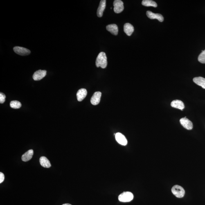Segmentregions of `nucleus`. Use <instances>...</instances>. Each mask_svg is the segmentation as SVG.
<instances>
[{
	"instance_id": "1",
	"label": "nucleus",
	"mask_w": 205,
	"mask_h": 205,
	"mask_svg": "<svg viewBox=\"0 0 205 205\" xmlns=\"http://www.w3.org/2000/svg\"><path fill=\"white\" fill-rule=\"evenodd\" d=\"M107 57L104 52H101L98 54L96 60L97 67H101L102 68H105L107 66Z\"/></svg>"
},
{
	"instance_id": "2",
	"label": "nucleus",
	"mask_w": 205,
	"mask_h": 205,
	"mask_svg": "<svg viewBox=\"0 0 205 205\" xmlns=\"http://www.w3.org/2000/svg\"><path fill=\"white\" fill-rule=\"evenodd\" d=\"M134 196L130 192H124L118 196V199L120 202H129L134 199Z\"/></svg>"
},
{
	"instance_id": "3",
	"label": "nucleus",
	"mask_w": 205,
	"mask_h": 205,
	"mask_svg": "<svg viewBox=\"0 0 205 205\" xmlns=\"http://www.w3.org/2000/svg\"><path fill=\"white\" fill-rule=\"evenodd\" d=\"M171 192L173 195L178 198H181L184 197L185 191L182 187L179 185H175L172 187Z\"/></svg>"
},
{
	"instance_id": "4",
	"label": "nucleus",
	"mask_w": 205,
	"mask_h": 205,
	"mask_svg": "<svg viewBox=\"0 0 205 205\" xmlns=\"http://www.w3.org/2000/svg\"><path fill=\"white\" fill-rule=\"evenodd\" d=\"M114 10L116 13H119L124 10V3L120 0H115L113 3Z\"/></svg>"
},
{
	"instance_id": "5",
	"label": "nucleus",
	"mask_w": 205,
	"mask_h": 205,
	"mask_svg": "<svg viewBox=\"0 0 205 205\" xmlns=\"http://www.w3.org/2000/svg\"><path fill=\"white\" fill-rule=\"evenodd\" d=\"M14 52L18 55L25 56L30 55V51L29 50L22 47L15 46L13 48Z\"/></svg>"
},
{
	"instance_id": "6",
	"label": "nucleus",
	"mask_w": 205,
	"mask_h": 205,
	"mask_svg": "<svg viewBox=\"0 0 205 205\" xmlns=\"http://www.w3.org/2000/svg\"><path fill=\"white\" fill-rule=\"evenodd\" d=\"M180 122L181 125L188 130H191L193 129V125L192 122L186 117L181 118Z\"/></svg>"
},
{
	"instance_id": "7",
	"label": "nucleus",
	"mask_w": 205,
	"mask_h": 205,
	"mask_svg": "<svg viewBox=\"0 0 205 205\" xmlns=\"http://www.w3.org/2000/svg\"><path fill=\"white\" fill-rule=\"evenodd\" d=\"M46 71L45 70H39L35 71L33 75V78L35 81H39L45 76Z\"/></svg>"
},
{
	"instance_id": "8",
	"label": "nucleus",
	"mask_w": 205,
	"mask_h": 205,
	"mask_svg": "<svg viewBox=\"0 0 205 205\" xmlns=\"http://www.w3.org/2000/svg\"><path fill=\"white\" fill-rule=\"evenodd\" d=\"M146 14L147 17L150 19H157L161 22H163L164 21L163 16L160 14L154 13L150 11H147Z\"/></svg>"
},
{
	"instance_id": "9",
	"label": "nucleus",
	"mask_w": 205,
	"mask_h": 205,
	"mask_svg": "<svg viewBox=\"0 0 205 205\" xmlns=\"http://www.w3.org/2000/svg\"><path fill=\"white\" fill-rule=\"evenodd\" d=\"M116 139L119 144L123 145H126L127 144V140L125 137L121 133H117L115 135Z\"/></svg>"
},
{
	"instance_id": "10",
	"label": "nucleus",
	"mask_w": 205,
	"mask_h": 205,
	"mask_svg": "<svg viewBox=\"0 0 205 205\" xmlns=\"http://www.w3.org/2000/svg\"><path fill=\"white\" fill-rule=\"evenodd\" d=\"M102 93L100 92H97L93 95L91 98V103L93 105H98L100 103Z\"/></svg>"
},
{
	"instance_id": "11",
	"label": "nucleus",
	"mask_w": 205,
	"mask_h": 205,
	"mask_svg": "<svg viewBox=\"0 0 205 205\" xmlns=\"http://www.w3.org/2000/svg\"><path fill=\"white\" fill-rule=\"evenodd\" d=\"M106 6V0H102V1H101L97 9V15L98 17H102Z\"/></svg>"
},
{
	"instance_id": "12",
	"label": "nucleus",
	"mask_w": 205,
	"mask_h": 205,
	"mask_svg": "<svg viewBox=\"0 0 205 205\" xmlns=\"http://www.w3.org/2000/svg\"><path fill=\"white\" fill-rule=\"evenodd\" d=\"M171 105L172 107L181 109V111H183L185 108L184 103L181 101L180 100H176L173 101L171 103Z\"/></svg>"
},
{
	"instance_id": "13",
	"label": "nucleus",
	"mask_w": 205,
	"mask_h": 205,
	"mask_svg": "<svg viewBox=\"0 0 205 205\" xmlns=\"http://www.w3.org/2000/svg\"><path fill=\"white\" fill-rule=\"evenodd\" d=\"M87 95V91L85 89H81L78 91L76 96L77 100L79 102H81L86 98Z\"/></svg>"
},
{
	"instance_id": "14",
	"label": "nucleus",
	"mask_w": 205,
	"mask_h": 205,
	"mask_svg": "<svg viewBox=\"0 0 205 205\" xmlns=\"http://www.w3.org/2000/svg\"><path fill=\"white\" fill-rule=\"evenodd\" d=\"M124 31L128 36H131L134 31V26L129 23H126L124 25Z\"/></svg>"
},
{
	"instance_id": "15",
	"label": "nucleus",
	"mask_w": 205,
	"mask_h": 205,
	"mask_svg": "<svg viewBox=\"0 0 205 205\" xmlns=\"http://www.w3.org/2000/svg\"><path fill=\"white\" fill-rule=\"evenodd\" d=\"M107 29L113 35H117L118 34V28L117 25L116 24L108 25L107 26Z\"/></svg>"
},
{
	"instance_id": "16",
	"label": "nucleus",
	"mask_w": 205,
	"mask_h": 205,
	"mask_svg": "<svg viewBox=\"0 0 205 205\" xmlns=\"http://www.w3.org/2000/svg\"><path fill=\"white\" fill-rule=\"evenodd\" d=\"M34 154V151L32 149L29 150L23 155L22 156V160L24 161H28L30 160Z\"/></svg>"
},
{
	"instance_id": "17",
	"label": "nucleus",
	"mask_w": 205,
	"mask_h": 205,
	"mask_svg": "<svg viewBox=\"0 0 205 205\" xmlns=\"http://www.w3.org/2000/svg\"><path fill=\"white\" fill-rule=\"evenodd\" d=\"M193 82L197 85L205 89V78L202 77H195L193 79Z\"/></svg>"
},
{
	"instance_id": "18",
	"label": "nucleus",
	"mask_w": 205,
	"mask_h": 205,
	"mask_svg": "<svg viewBox=\"0 0 205 205\" xmlns=\"http://www.w3.org/2000/svg\"><path fill=\"white\" fill-rule=\"evenodd\" d=\"M39 163H40L41 166L44 167V168H49L51 166V163L47 158L45 156H42L39 159Z\"/></svg>"
},
{
	"instance_id": "19",
	"label": "nucleus",
	"mask_w": 205,
	"mask_h": 205,
	"mask_svg": "<svg viewBox=\"0 0 205 205\" xmlns=\"http://www.w3.org/2000/svg\"><path fill=\"white\" fill-rule=\"evenodd\" d=\"M142 4L144 6L146 7H153L154 8H156L157 7V4L155 2L151 0H143L142 2Z\"/></svg>"
},
{
	"instance_id": "20",
	"label": "nucleus",
	"mask_w": 205,
	"mask_h": 205,
	"mask_svg": "<svg viewBox=\"0 0 205 205\" xmlns=\"http://www.w3.org/2000/svg\"><path fill=\"white\" fill-rule=\"evenodd\" d=\"M21 106V103L17 100L12 101L10 103V107L13 109H19Z\"/></svg>"
},
{
	"instance_id": "21",
	"label": "nucleus",
	"mask_w": 205,
	"mask_h": 205,
	"mask_svg": "<svg viewBox=\"0 0 205 205\" xmlns=\"http://www.w3.org/2000/svg\"><path fill=\"white\" fill-rule=\"evenodd\" d=\"M198 60L201 63L205 64V50L204 51H202L200 55H199L198 57Z\"/></svg>"
},
{
	"instance_id": "22",
	"label": "nucleus",
	"mask_w": 205,
	"mask_h": 205,
	"mask_svg": "<svg viewBox=\"0 0 205 205\" xmlns=\"http://www.w3.org/2000/svg\"><path fill=\"white\" fill-rule=\"evenodd\" d=\"M6 96L3 93H0V103L2 104L4 103L5 100Z\"/></svg>"
},
{
	"instance_id": "23",
	"label": "nucleus",
	"mask_w": 205,
	"mask_h": 205,
	"mask_svg": "<svg viewBox=\"0 0 205 205\" xmlns=\"http://www.w3.org/2000/svg\"><path fill=\"white\" fill-rule=\"evenodd\" d=\"M5 179V176L4 174L2 172H0V183H3Z\"/></svg>"
},
{
	"instance_id": "24",
	"label": "nucleus",
	"mask_w": 205,
	"mask_h": 205,
	"mask_svg": "<svg viewBox=\"0 0 205 205\" xmlns=\"http://www.w3.org/2000/svg\"><path fill=\"white\" fill-rule=\"evenodd\" d=\"M62 205H71V204H63Z\"/></svg>"
}]
</instances>
